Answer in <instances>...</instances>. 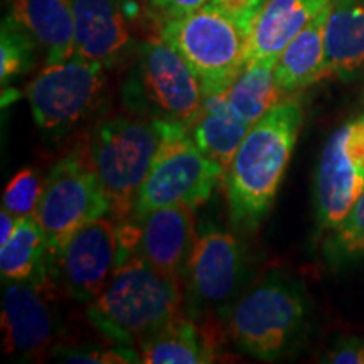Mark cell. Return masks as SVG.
I'll return each mask as SVG.
<instances>
[{"mask_svg": "<svg viewBox=\"0 0 364 364\" xmlns=\"http://www.w3.org/2000/svg\"><path fill=\"white\" fill-rule=\"evenodd\" d=\"M304 124L297 98H285L253 124L225 174L230 221L236 230L262 225L279 193Z\"/></svg>", "mask_w": 364, "mask_h": 364, "instance_id": "cell-1", "label": "cell"}, {"mask_svg": "<svg viewBox=\"0 0 364 364\" xmlns=\"http://www.w3.org/2000/svg\"><path fill=\"white\" fill-rule=\"evenodd\" d=\"M184 307L182 282L161 272L140 257L122 263L90 302L86 317L113 344L136 349L145 339L181 316Z\"/></svg>", "mask_w": 364, "mask_h": 364, "instance_id": "cell-2", "label": "cell"}, {"mask_svg": "<svg viewBox=\"0 0 364 364\" xmlns=\"http://www.w3.org/2000/svg\"><path fill=\"white\" fill-rule=\"evenodd\" d=\"M309 321L311 302L304 285L275 270L241 294L226 318V327L241 353L277 361L302 344Z\"/></svg>", "mask_w": 364, "mask_h": 364, "instance_id": "cell-3", "label": "cell"}, {"mask_svg": "<svg viewBox=\"0 0 364 364\" xmlns=\"http://www.w3.org/2000/svg\"><path fill=\"white\" fill-rule=\"evenodd\" d=\"M167 122L139 115L102 120L90 132L88 149L110 201L115 221L134 215L136 194L147 177Z\"/></svg>", "mask_w": 364, "mask_h": 364, "instance_id": "cell-4", "label": "cell"}, {"mask_svg": "<svg viewBox=\"0 0 364 364\" xmlns=\"http://www.w3.org/2000/svg\"><path fill=\"white\" fill-rule=\"evenodd\" d=\"M159 36L198 76L204 98L230 88L245 70L250 29L213 4L162 22Z\"/></svg>", "mask_w": 364, "mask_h": 364, "instance_id": "cell-5", "label": "cell"}, {"mask_svg": "<svg viewBox=\"0 0 364 364\" xmlns=\"http://www.w3.org/2000/svg\"><path fill=\"white\" fill-rule=\"evenodd\" d=\"M124 102L135 115L191 129L203 108L204 91L188 63L159 36L139 46L124 85Z\"/></svg>", "mask_w": 364, "mask_h": 364, "instance_id": "cell-6", "label": "cell"}, {"mask_svg": "<svg viewBox=\"0 0 364 364\" xmlns=\"http://www.w3.org/2000/svg\"><path fill=\"white\" fill-rule=\"evenodd\" d=\"M225 174V167L198 147L188 127L166 124L162 142L136 194L132 218L139 220L169 204L182 203L193 208L204 204Z\"/></svg>", "mask_w": 364, "mask_h": 364, "instance_id": "cell-7", "label": "cell"}, {"mask_svg": "<svg viewBox=\"0 0 364 364\" xmlns=\"http://www.w3.org/2000/svg\"><path fill=\"white\" fill-rule=\"evenodd\" d=\"M248 279L247 253L235 235L204 226L198 235L184 277V314L221 326Z\"/></svg>", "mask_w": 364, "mask_h": 364, "instance_id": "cell-8", "label": "cell"}, {"mask_svg": "<svg viewBox=\"0 0 364 364\" xmlns=\"http://www.w3.org/2000/svg\"><path fill=\"white\" fill-rule=\"evenodd\" d=\"M108 213L110 201L85 140L54 164L36 208L48 253L61 248L86 223Z\"/></svg>", "mask_w": 364, "mask_h": 364, "instance_id": "cell-9", "label": "cell"}, {"mask_svg": "<svg viewBox=\"0 0 364 364\" xmlns=\"http://www.w3.org/2000/svg\"><path fill=\"white\" fill-rule=\"evenodd\" d=\"M107 66L78 56L44 70L27 85L34 122L48 135H65L102 107Z\"/></svg>", "mask_w": 364, "mask_h": 364, "instance_id": "cell-10", "label": "cell"}, {"mask_svg": "<svg viewBox=\"0 0 364 364\" xmlns=\"http://www.w3.org/2000/svg\"><path fill=\"white\" fill-rule=\"evenodd\" d=\"M120 265L117 221L112 216L86 223L61 248L48 253V275L53 287L83 304L103 292Z\"/></svg>", "mask_w": 364, "mask_h": 364, "instance_id": "cell-11", "label": "cell"}, {"mask_svg": "<svg viewBox=\"0 0 364 364\" xmlns=\"http://www.w3.org/2000/svg\"><path fill=\"white\" fill-rule=\"evenodd\" d=\"M364 191V112L339 125L322 149L316 172V218L322 233L348 216Z\"/></svg>", "mask_w": 364, "mask_h": 364, "instance_id": "cell-12", "label": "cell"}, {"mask_svg": "<svg viewBox=\"0 0 364 364\" xmlns=\"http://www.w3.org/2000/svg\"><path fill=\"white\" fill-rule=\"evenodd\" d=\"M51 282L9 280L2 299L4 351L11 356H43L56 336V317L48 300Z\"/></svg>", "mask_w": 364, "mask_h": 364, "instance_id": "cell-13", "label": "cell"}, {"mask_svg": "<svg viewBox=\"0 0 364 364\" xmlns=\"http://www.w3.org/2000/svg\"><path fill=\"white\" fill-rule=\"evenodd\" d=\"M139 221L142 225V238L135 257L184 280L198 240L194 208L182 203L169 204L147 213Z\"/></svg>", "mask_w": 364, "mask_h": 364, "instance_id": "cell-14", "label": "cell"}, {"mask_svg": "<svg viewBox=\"0 0 364 364\" xmlns=\"http://www.w3.org/2000/svg\"><path fill=\"white\" fill-rule=\"evenodd\" d=\"M76 56L110 68L132 44L125 0H71Z\"/></svg>", "mask_w": 364, "mask_h": 364, "instance_id": "cell-15", "label": "cell"}, {"mask_svg": "<svg viewBox=\"0 0 364 364\" xmlns=\"http://www.w3.org/2000/svg\"><path fill=\"white\" fill-rule=\"evenodd\" d=\"M218 329V324L177 316L139 346L140 359L147 364L215 363L221 346Z\"/></svg>", "mask_w": 364, "mask_h": 364, "instance_id": "cell-16", "label": "cell"}, {"mask_svg": "<svg viewBox=\"0 0 364 364\" xmlns=\"http://www.w3.org/2000/svg\"><path fill=\"white\" fill-rule=\"evenodd\" d=\"M331 0H267L253 22L245 66L252 61L273 59L311 22Z\"/></svg>", "mask_w": 364, "mask_h": 364, "instance_id": "cell-17", "label": "cell"}, {"mask_svg": "<svg viewBox=\"0 0 364 364\" xmlns=\"http://www.w3.org/2000/svg\"><path fill=\"white\" fill-rule=\"evenodd\" d=\"M9 16L44 49L46 65L76 56L71 0H12Z\"/></svg>", "mask_w": 364, "mask_h": 364, "instance_id": "cell-18", "label": "cell"}, {"mask_svg": "<svg viewBox=\"0 0 364 364\" xmlns=\"http://www.w3.org/2000/svg\"><path fill=\"white\" fill-rule=\"evenodd\" d=\"M326 65L341 81L364 78V0H331L326 21Z\"/></svg>", "mask_w": 364, "mask_h": 364, "instance_id": "cell-19", "label": "cell"}, {"mask_svg": "<svg viewBox=\"0 0 364 364\" xmlns=\"http://www.w3.org/2000/svg\"><path fill=\"white\" fill-rule=\"evenodd\" d=\"M331 2L304 27L275 63V80L285 98L329 78L326 65V21Z\"/></svg>", "mask_w": 364, "mask_h": 364, "instance_id": "cell-20", "label": "cell"}, {"mask_svg": "<svg viewBox=\"0 0 364 364\" xmlns=\"http://www.w3.org/2000/svg\"><path fill=\"white\" fill-rule=\"evenodd\" d=\"M252 127L235 110L225 91H221L204 98L201 112L189 132L198 147L228 171Z\"/></svg>", "mask_w": 364, "mask_h": 364, "instance_id": "cell-21", "label": "cell"}, {"mask_svg": "<svg viewBox=\"0 0 364 364\" xmlns=\"http://www.w3.org/2000/svg\"><path fill=\"white\" fill-rule=\"evenodd\" d=\"M0 273L4 282H51L48 275V241L34 215L19 218L14 235L0 247Z\"/></svg>", "mask_w": 364, "mask_h": 364, "instance_id": "cell-22", "label": "cell"}, {"mask_svg": "<svg viewBox=\"0 0 364 364\" xmlns=\"http://www.w3.org/2000/svg\"><path fill=\"white\" fill-rule=\"evenodd\" d=\"M273 59L252 61L245 66L238 78L225 90L226 98L248 124H255L272 107L285 100L275 80Z\"/></svg>", "mask_w": 364, "mask_h": 364, "instance_id": "cell-23", "label": "cell"}, {"mask_svg": "<svg viewBox=\"0 0 364 364\" xmlns=\"http://www.w3.org/2000/svg\"><path fill=\"white\" fill-rule=\"evenodd\" d=\"M322 257L331 270H344L364 262V191L348 216L326 233Z\"/></svg>", "mask_w": 364, "mask_h": 364, "instance_id": "cell-24", "label": "cell"}, {"mask_svg": "<svg viewBox=\"0 0 364 364\" xmlns=\"http://www.w3.org/2000/svg\"><path fill=\"white\" fill-rule=\"evenodd\" d=\"M36 39L17 24L11 16L2 21L0 29V80L2 88L12 80L26 75L36 65Z\"/></svg>", "mask_w": 364, "mask_h": 364, "instance_id": "cell-25", "label": "cell"}, {"mask_svg": "<svg viewBox=\"0 0 364 364\" xmlns=\"http://www.w3.org/2000/svg\"><path fill=\"white\" fill-rule=\"evenodd\" d=\"M43 188L44 186H41L39 177L33 169H22L9 181L4 189L2 208L17 218L34 215Z\"/></svg>", "mask_w": 364, "mask_h": 364, "instance_id": "cell-26", "label": "cell"}, {"mask_svg": "<svg viewBox=\"0 0 364 364\" xmlns=\"http://www.w3.org/2000/svg\"><path fill=\"white\" fill-rule=\"evenodd\" d=\"M54 354L63 363H97V364H125L140 363V354L134 348L115 344V348H95V346H80V348L56 349Z\"/></svg>", "mask_w": 364, "mask_h": 364, "instance_id": "cell-27", "label": "cell"}, {"mask_svg": "<svg viewBox=\"0 0 364 364\" xmlns=\"http://www.w3.org/2000/svg\"><path fill=\"white\" fill-rule=\"evenodd\" d=\"M211 0H147L150 16L156 19L159 24L171 19H179V17L188 16V14L198 11Z\"/></svg>", "mask_w": 364, "mask_h": 364, "instance_id": "cell-28", "label": "cell"}, {"mask_svg": "<svg viewBox=\"0 0 364 364\" xmlns=\"http://www.w3.org/2000/svg\"><path fill=\"white\" fill-rule=\"evenodd\" d=\"M265 2L267 0H211L209 4L230 14L240 24L248 27L250 33H252L253 22L260 14L262 7L265 6Z\"/></svg>", "mask_w": 364, "mask_h": 364, "instance_id": "cell-29", "label": "cell"}, {"mask_svg": "<svg viewBox=\"0 0 364 364\" xmlns=\"http://www.w3.org/2000/svg\"><path fill=\"white\" fill-rule=\"evenodd\" d=\"M322 361L332 364H364V341L358 338L341 339L326 353Z\"/></svg>", "mask_w": 364, "mask_h": 364, "instance_id": "cell-30", "label": "cell"}, {"mask_svg": "<svg viewBox=\"0 0 364 364\" xmlns=\"http://www.w3.org/2000/svg\"><path fill=\"white\" fill-rule=\"evenodd\" d=\"M17 223H19V218L14 216L6 208H2V213H0V247L7 243L9 238L14 235Z\"/></svg>", "mask_w": 364, "mask_h": 364, "instance_id": "cell-31", "label": "cell"}]
</instances>
